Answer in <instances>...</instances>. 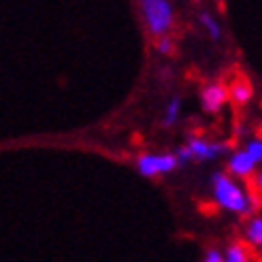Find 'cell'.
Returning <instances> with one entry per match:
<instances>
[{"instance_id":"obj_1","label":"cell","mask_w":262,"mask_h":262,"mask_svg":"<svg viewBox=\"0 0 262 262\" xmlns=\"http://www.w3.org/2000/svg\"><path fill=\"white\" fill-rule=\"evenodd\" d=\"M211 186H213L215 203L222 209H226V211H230V213H239V215H247V213L254 211L252 196L247 194L230 175L215 173L211 177Z\"/></svg>"},{"instance_id":"obj_2","label":"cell","mask_w":262,"mask_h":262,"mask_svg":"<svg viewBox=\"0 0 262 262\" xmlns=\"http://www.w3.org/2000/svg\"><path fill=\"white\" fill-rule=\"evenodd\" d=\"M141 15L151 36L168 34L175 24V9L171 0H139Z\"/></svg>"},{"instance_id":"obj_3","label":"cell","mask_w":262,"mask_h":262,"mask_svg":"<svg viewBox=\"0 0 262 262\" xmlns=\"http://www.w3.org/2000/svg\"><path fill=\"white\" fill-rule=\"evenodd\" d=\"M179 166L175 154H143L137 160V168L143 177H156L173 173Z\"/></svg>"},{"instance_id":"obj_4","label":"cell","mask_w":262,"mask_h":262,"mask_svg":"<svg viewBox=\"0 0 262 262\" xmlns=\"http://www.w3.org/2000/svg\"><path fill=\"white\" fill-rule=\"evenodd\" d=\"M203 109L207 113H220L228 102V90L224 83H209L201 94Z\"/></svg>"},{"instance_id":"obj_5","label":"cell","mask_w":262,"mask_h":262,"mask_svg":"<svg viewBox=\"0 0 262 262\" xmlns=\"http://www.w3.org/2000/svg\"><path fill=\"white\" fill-rule=\"evenodd\" d=\"M188 149L192 154V160L205 162V160H215L217 156L226 154L228 145H224V143H209V141H203V139H192L188 143Z\"/></svg>"},{"instance_id":"obj_6","label":"cell","mask_w":262,"mask_h":262,"mask_svg":"<svg viewBox=\"0 0 262 262\" xmlns=\"http://www.w3.org/2000/svg\"><path fill=\"white\" fill-rule=\"evenodd\" d=\"M256 166H258V162L245 149L232 151L230 160H228V171L234 177H252L254 171H256Z\"/></svg>"},{"instance_id":"obj_7","label":"cell","mask_w":262,"mask_h":262,"mask_svg":"<svg viewBox=\"0 0 262 262\" xmlns=\"http://www.w3.org/2000/svg\"><path fill=\"white\" fill-rule=\"evenodd\" d=\"M226 90H228V98H230L234 104H239V107H245V104L250 102L252 96H254V88H252V83L247 81L243 75L234 77Z\"/></svg>"},{"instance_id":"obj_8","label":"cell","mask_w":262,"mask_h":262,"mask_svg":"<svg viewBox=\"0 0 262 262\" xmlns=\"http://www.w3.org/2000/svg\"><path fill=\"white\" fill-rule=\"evenodd\" d=\"M224 260L226 262H247V260H252V252L243 243H230L224 252Z\"/></svg>"},{"instance_id":"obj_9","label":"cell","mask_w":262,"mask_h":262,"mask_svg":"<svg viewBox=\"0 0 262 262\" xmlns=\"http://www.w3.org/2000/svg\"><path fill=\"white\" fill-rule=\"evenodd\" d=\"M245 237H247V243L254 245V247L262 245V217L260 215L250 220V224L245 228Z\"/></svg>"},{"instance_id":"obj_10","label":"cell","mask_w":262,"mask_h":262,"mask_svg":"<svg viewBox=\"0 0 262 262\" xmlns=\"http://www.w3.org/2000/svg\"><path fill=\"white\" fill-rule=\"evenodd\" d=\"M179 113H181V98H179V96H175L171 102L166 104V111H164V117H162V126H164V128H168V126L177 124Z\"/></svg>"},{"instance_id":"obj_11","label":"cell","mask_w":262,"mask_h":262,"mask_svg":"<svg viewBox=\"0 0 262 262\" xmlns=\"http://www.w3.org/2000/svg\"><path fill=\"white\" fill-rule=\"evenodd\" d=\"M201 24H203V28L207 30V34H209L211 41H220L222 38V28H220V24L209 15V13H203L201 15Z\"/></svg>"},{"instance_id":"obj_12","label":"cell","mask_w":262,"mask_h":262,"mask_svg":"<svg viewBox=\"0 0 262 262\" xmlns=\"http://www.w3.org/2000/svg\"><path fill=\"white\" fill-rule=\"evenodd\" d=\"M156 51L162 56H171L173 54V38L168 34H162V36H156Z\"/></svg>"},{"instance_id":"obj_13","label":"cell","mask_w":262,"mask_h":262,"mask_svg":"<svg viewBox=\"0 0 262 262\" xmlns=\"http://www.w3.org/2000/svg\"><path fill=\"white\" fill-rule=\"evenodd\" d=\"M245 151L252 156V158L260 164L262 162V141L260 139H252L250 143H247V147H245Z\"/></svg>"},{"instance_id":"obj_14","label":"cell","mask_w":262,"mask_h":262,"mask_svg":"<svg viewBox=\"0 0 262 262\" xmlns=\"http://www.w3.org/2000/svg\"><path fill=\"white\" fill-rule=\"evenodd\" d=\"M205 262H222L224 260V254H222L220 250H215V247H209V250L205 252Z\"/></svg>"}]
</instances>
